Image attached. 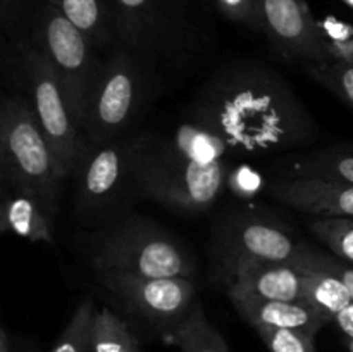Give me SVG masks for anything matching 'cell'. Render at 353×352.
<instances>
[{
	"label": "cell",
	"instance_id": "1",
	"mask_svg": "<svg viewBox=\"0 0 353 352\" xmlns=\"http://www.w3.org/2000/svg\"><path fill=\"white\" fill-rule=\"evenodd\" d=\"M186 116L212 128L230 159H255L307 147L319 124L288 79L261 61H233L203 81Z\"/></svg>",
	"mask_w": 353,
	"mask_h": 352
},
{
	"label": "cell",
	"instance_id": "2",
	"mask_svg": "<svg viewBox=\"0 0 353 352\" xmlns=\"http://www.w3.org/2000/svg\"><path fill=\"white\" fill-rule=\"evenodd\" d=\"M233 162L199 166L171 138L152 131L130 138V168L140 195L186 216H199L216 206L228 190Z\"/></svg>",
	"mask_w": 353,
	"mask_h": 352
},
{
	"label": "cell",
	"instance_id": "3",
	"mask_svg": "<svg viewBox=\"0 0 353 352\" xmlns=\"http://www.w3.org/2000/svg\"><path fill=\"white\" fill-rule=\"evenodd\" d=\"M83 244L86 261L95 275L126 273L195 278L199 273L195 255L178 235L133 211L90 230Z\"/></svg>",
	"mask_w": 353,
	"mask_h": 352
},
{
	"label": "cell",
	"instance_id": "4",
	"mask_svg": "<svg viewBox=\"0 0 353 352\" xmlns=\"http://www.w3.org/2000/svg\"><path fill=\"white\" fill-rule=\"evenodd\" d=\"M302 240L288 223L262 207L230 206L217 214L209 238V280L230 289L241 266L254 261L292 262Z\"/></svg>",
	"mask_w": 353,
	"mask_h": 352
},
{
	"label": "cell",
	"instance_id": "5",
	"mask_svg": "<svg viewBox=\"0 0 353 352\" xmlns=\"http://www.w3.org/2000/svg\"><path fill=\"white\" fill-rule=\"evenodd\" d=\"M3 71L10 76L14 92L26 97L41 131L50 144L64 179L71 178L86 147V138L72 119L68 100L47 59L31 45L28 37L7 40Z\"/></svg>",
	"mask_w": 353,
	"mask_h": 352
},
{
	"label": "cell",
	"instance_id": "6",
	"mask_svg": "<svg viewBox=\"0 0 353 352\" xmlns=\"http://www.w3.org/2000/svg\"><path fill=\"white\" fill-rule=\"evenodd\" d=\"M0 182L33 193L59 213L65 179L30 102L19 92L7 93L0 106Z\"/></svg>",
	"mask_w": 353,
	"mask_h": 352
},
{
	"label": "cell",
	"instance_id": "7",
	"mask_svg": "<svg viewBox=\"0 0 353 352\" xmlns=\"http://www.w3.org/2000/svg\"><path fill=\"white\" fill-rule=\"evenodd\" d=\"M26 37L50 64L72 119L83 133L90 100L102 71L103 54L54 6L43 0L34 9Z\"/></svg>",
	"mask_w": 353,
	"mask_h": 352
},
{
	"label": "cell",
	"instance_id": "8",
	"mask_svg": "<svg viewBox=\"0 0 353 352\" xmlns=\"http://www.w3.org/2000/svg\"><path fill=\"white\" fill-rule=\"evenodd\" d=\"M130 138L86 147L72 171V216L95 230L133 211L140 192L130 168Z\"/></svg>",
	"mask_w": 353,
	"mask_h": 352
},
{
	"label": "cell",
	"instance_id": "9",
	"mask_svg": "<svg viewBox=\"0 0 353 352\" xmlns=\"http://www.w3.org/2000/svg\"><path fill=\"white\" fill-rule=\"evenodd\" d=\"M150 66L121 45L103 55L83 124L88 144L103 145L128 137L150 97Z\"/></svg>",
	"mask_w": 353,
	"mask_h": 352
},
{
	"label": "cell",
	"instance_id": "10",
	"mask_svg": "<svg viewBox=\"0 0 353 352\" xmlns=\"http://www.w3.org/2000/svg\"><path fill=\"white\" fill-rule=\"evenodd\" d=\"M117 45L150 68L181 59L195 43L192 0H114Z\"/></svg>",
	"mask_w": 353,
	"mask_h": 352
},
{
	"label": "cell",
	"instance_id": "11",
	"mask_svg": "<svg viewBox=\"0 0 353 352\" xmlns=\"http://www.w3.org/2000/svg\"><path fill=\"white\" fill-rule=\"evenodd\" d=\"M95 278L114 306L123 311L128 323L131 321L164 340L199 300L195 278L126 273H99Z\"/></svg>",
	"mask_w": 353,
	"mask_h": 352
},
{
	"label": "cell",
	"instance_id": "12",
	"mask_svg": "<svg viewBox=\"0 0 353 352\" xmlns=\"http://www.w3.org/2000/svg\"><path fill=\"white\" fill-rule=\"evenodd\" d=\"M261 33L281 57L302 66L330 59L323 28L305 0H257Z\"/></svg>",
	"mask_w": 353,
	"mask_h": 352
},
{
	"label": "cell",
	"instance_id": "13",
	"mask_svg": "<svg viewBox=\"0 0 353 352\" xmlns=\"http://www.w3.org/2000/svg\"><path fill=\"white\" fill-rule=\"evenodd\" d=\"M278 202L314 217H353V185L334 179L278 176L268 185Z\"/></svg>",
	"mask_w": 353,
	"mask_h": 352
},
{
	"label": "cell",
	"instance_id": "14",
	"mask_svg": "<svg viewBox=\"0 0 353 352\" xmlns=\"http://www.w3.org/2000/svg\"><path fill=\"white\" fill-rule=\"evenodd\" d=\"M226 292L228 297L303 302L305 275L292 262H247L236 273Z\"/></svg>",
	"mask_w": 353,
	"mask_h": 352
},
{
	"label": "cell",
	"instance_id": "15",
	"mask_svg": "<svg viewBox=\"0 0 353 352\" xmlns=\"http://www.w3.org/2000/svg\"><path fill=\"white\" fill-rule=\"evenodd\" d=\"M52 213L38 197L26 190L2 186L0 200V231L16 235L33 244H54V221Z\"/></svg>",
	"mask_w": 353,
	"mask_h": 352
},
{
	"label": "cell",
	"instance_id": "16",
	"mask_svg": "<svg viewBox=\"0 0 353 352\" xmlns=\"http://www.w3.org/2000/svg\"><path fill=\"white\" fill-rule=\"evenodd\" d=\"M231 304L252 328L271 326L299 330L316 337L326 324L327 316L305 302H286V300H262L252 297H230Z\"/></svg>",
	"mask_w": 353,
	"mask_h": 352
},
{
	"label": "cell",
	"instance_id": "17",
	"mask_svg": "<svg viewBox=\"0 0 353 352\" xmlns=\"http://www.w3.org/2000/svg\"><path fill=\"white\" fill-rule=\"evenodd\" d=\"M74 24L90 43L105 55L117 45L114 0H43Z\"/></svg>",
	"mask_w": 353,
	"mask_h": 352
},
{
	"label": "cell",
	"instance_id": "18",
	"mask_svg": "<svg viewBox=\"0 0 353 352\" xmlns=\"http://www.w3.org/2000/svg\"><path fill=\"white\" fill-rule=\"evenodd\" d=\"M279 176L334 179L353 185V147L331 145L299 155L279 166Z\"/></svg>",
	"mask_w": 353,
	"mask_h": 352
},
{
	"label": "cell",
	"instance_id": "19",
	"mask_svg": "<svg viewBox=\"0 0 353 352\" xmlns=\"http://www.w3.org/2000/svg\"><path fill=\"white\" fill-rule=\"evenodd\" d=\"M171 141L186 159L199 166L231 161L226 141L212 128L190 116L179 121L172 131Z\"/></svg>",
	"mask_w": 353,
	"mask_h": 352
},
{
	"label": "cell",
	"instance_id": "20",
	"mask_svg": "<svg viewBox=\"0 0 353 352\" xmlns=\"http://www.w3.org/2000/svg\"><path fill=\"white\" fill-rule=\"evenodd\" d=\"M168 344L181 352H230L224 337L207 317L203 306L196 300L188 316L165 337Z\"/></svg>",
	"mask_w": 353,
	"mask_h": 352
},
{
	"label": "cell",
	"instance_id": "21",
	"mask_svg": "<svg viewBox=\"0 0 353 352\" xmlns=\"http://www.w3.org/2000/svg\"><path fill=\"white\" fill-rule=\"evenodd\" d=\"M90 352H141L131 324L109 307L97 309L92 323Z\"/></svg>",
	"mask_w": 353,
	"mask_h": 352
},
{
	"label": "cell",
	"instance_id": "22",
	"mask_svg": "<svg viewBox=\"0 0 353 352\" xmlns=\"http://www.w3.org/2000/svg\"><path fill=\"white\" fill-rule=\"evenodd\" d=\"M303 275H305L303 302L323 313L333 323L334 316L352 304V297L347 286L340 280L326 275V273L303 271Z\"/></svg>",
	"mask_w": 353,
	"mask_h": 352
},
{
	"label": "cell",
	"instance_id": "23",
	"mask_svg": "<svg viewBox=\"0 0 353 352\" xmlns=\"http://www.w3.org/2000/svg\"><path fill=\"white\" fill-rule=\"evenodd\" d=\"M307 75L353 109V62L330 57L303 66Z\"/></svg>",
	"mask_w": 353,
	"mask_h": 352
},
{
	"label": "cell",
	"instance_id": "24",
	"mask_svg": "<svg viewBox=\"0 0 353 352\" xmlns=\"http://www.w3.org/2000/svg\"><path fill=\"white\" fill-rule=\"evenodd\" d=\"M97 307L92 297H83L72 311L71 320L65 324L61 337L55 340L48 352H90L92 323Z\"/></svg>",
	"mask_w": 353,
	"mask_h": 352
},
{
	"label": "cell",
	"instance_id": "25",
	"mask_svg": "<svg viewBox=\"0 0 353 352\" xmlns=\"http://www.w3.org/2000/svg\"><path fill=\"white\" fill-rule=\"evenodd\" d=\"M309 230L334 255L353 264V217H314Z\"/></svg>",
	"mask_w": 353,
	"mask_h": 352
},
{
	"label": "cell",
	"instance_id": "26",
	"mask_svg": "<svg viewBox=\"0 0 353 352\" xmlns=\"http://www.w3.org/2000/svg\"><path fill=\"white\" fill-rule=\"evenodd\" d=\"M293 264L299 266L303 271H317L326 273V275L334 276L340 280L345 286H347L348 293L352 297L353 302V264L345 261V259L338 257V255H331L327 252L316 248L314 245L305 244L303 242L302 248H300L299 255L293 261Z\"/></svg>",
	"mask_w": 353,
	"mask_h": 352
},
{
	"label": "cell",
	"instance_id": "27",
	"mask_svg": "<svg viewBox=\"0 0 353 352\" xmlns=\"http://www.w3.org/2000/svg\"><path fill=\"white\" fill-rule=\"evenodd\" d=\"M41 0H0V24L7 40L28 35L31 17Z\"/></svg>",
	"mask_w": 353,
	"mask_h": 352
},
{
	"label": "cell",
	"instance_id": "28",
	"mask_svg": "<svg viewBox=\"0 0 353 352\" xmlns=\"http://www.w3.org/2000/svg\"><path fill=\"white\" fill-rule=\"evenodd\" d=\"M271 352H316L312 335L286 328H254Z\"/></svg>",
	"mask_w": 353,
	"mask_h": 352
},
{
	"label": "cell",
	"instance_id": "29",
	"mask_svg": "<svg viewBox=\"0 0 353 352\" xmlns=\"http://www.w3.org/2000/svg\"><path fill=\"white\" fill-rule=\"evenodd\" d=\"M265 188L264 176L247 164L231 166L230 176H228V190L238 195L240 199H252L255 193Z\"/></svg>",
	"mask_w": 353,
	"mask_h": 352
},
{
	"label": "cell",
	"instance_id": "30",
	"mask_svg": "<svg viewBox=\"0 0 353 352\" xmlns=\"http://www.w3.org/2000/svg\"><path fill=\"white\" fill-rule=\"evenodd\" d=\"M212 2L216 3L217 10L231 23L261 31L257 0H212Z\"/></svg>",
	"mask_w": 353,
	"mask_h": 352
},
{
	"label": "cell",
	"instance_id": "31",
	"mask_svg": "<svg viewBox=\"0 0 353 352\" xmlns=\"http://www.w3.org/2000/svg\"><path fill=\"white\" fill-rule=\"evenodd\" d=\"M327 52H330V57L353 62V37L327 40Z\"/></svg>",
	"mask_w": 353,
	"mask_h": 352
},
{
	"label": "cell",
	"instance_id": "32",
	"mask_svg": "<svg viewBox=\"0 0 353 352\" xmlns=\"http://www.w3.org/2000/svg\"><path fill=\"white\" fill-rule=\"evenodd\" d=\"M333 323L340 328V331L345 335V338L353 340V302L334 316Z\"/></svg>",
	"mask_w": 353,
	"mask_h": 352
},
{
	"label": "cell",
	"instance_id": "33",
	"mask_svg": "<svg viewBox=\"0 0 353 352\" xmlns=\"http://www.w3.org/2000/svg\"><path fill=\"white\" fill-rule=\"evenodd\" d=\"M0 352H14L12 338H10L7 326L0 328Z\"/></svg>",
	"mask_w": 353,
	"mask_h": 352
},
{
	"label": "cell",
	"instance_id": "34",
	"mask_svg": "<svg viewBox=\"0 0 353 352\" xmlns=\"http://www.w3.org/2000/svg\"><path fill=\"white\" fill-rule=\"evenodd\" d=\"M345 345H347L348 352H353V340H350V338H345Z\"/></svg>",
	"mask_w": 353,
	"mask_h": 352
},
{
	"label": "cell",
	"instance_id": "35",
	"mask_svg": "<svg viewBox=\"0 0 353 352\" xmlns=\"http://www.w3.org/2000/svg\"><path fill=\"white\" fill-rule=\"evenodd\" d=\"M341 2H343V3H345V6H347V7H348V9H350V10H352V12H353V0H341Z\"/></svg>",
	"mask_w": 353,
	"mask_h": 352
}]
</instances>
